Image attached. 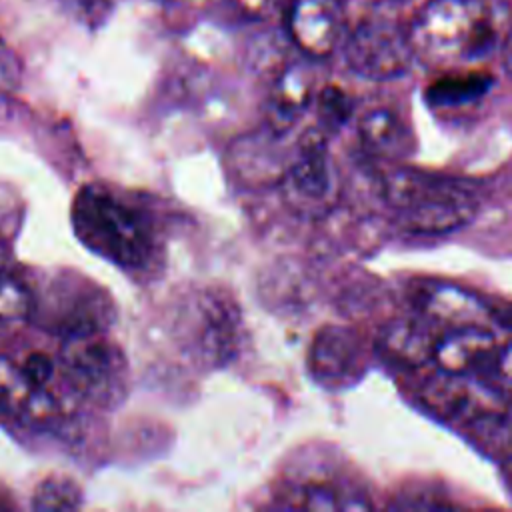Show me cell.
<instances>
[{
  "instance_id": "cell-1",
  "label": "cell",
  "mask_w": 512,
  "mask_h": 512,
  "mask_svg": "<svg viewBox=\"0 0 512 512\" xmlns=\"http://www.w3.org/2000/svg\"><path fill=\"white\" fill-rule=\"evenodd\" d=\"M72 226L86 248L122 268H140L152 258L150 220L104 186L80 188L72 202Z\"/></svg>"
},
{
  "instance_id": "cell-2",
  "label": "cell",
  "mask_w": 512,
  "mask_h": 512,
  "mask_svg": "<svg viewBox=\"0 0 512 512\" xmlns=\"http://www.w3.org/2000/svg\"><path fill=\"white\" fill-rule=\"evenodd\" d=\"M414 56L444 66L484 56L496 38L484 0H430L408 28Z\"/></svg>"
},
{
  "instance_id": "cell-3",
  "label": "cell",
  "mask_w": 512,
  "mask_h": 512,
  "mask_svg": "<svg viewBox=\"0 0 512 512\" xmlns=\"http://www.w3.org/2000/svg\"><path fill=\"white\" fill-rule=\"evenodd\" d=\"M384 198L414 234L438 236L466 226L476 214L474 192L460 180L398 168L384 178Z\"/></svg>"
},
{
  "instance_id": "cell-4",
  "label": "cell",
  "mask_w": 512,
  "mask_h": 512,
  "mask_svg": "<svg viewBox=\"0 0 512 512\" xmlns=\"http://www.w3.org/2000/svg\"><path fill=\"white\" fill-rule=\"evenodd\" d=\"M32 316H40L44 326L62 338H78L102 334L114 318V306L100 286L62 276L54 278L44 296L34 294Z\"/></svg>"
},
{
  "instance_id": "cell-5",
  "label": "cell",
  "mask_w": 512,
  "mask_h": 512,
  "mask_svg": "<svg viewBox=\"0 0 512 512\" xmlns=\"http://www.w3.org/2000/svg\"><path fill=\"white\" fill-rule=\"evenodd\" d=\"M184 344L206 366L230 362L240 342V312L220 290H202L184 310Z\"/></svg>"
},
{
  "instance_id": "cell-6",
  "label": "cell",
  "mask_w": 512,
  "mask_h": 512,
  "mask_svg": "<svg viewBox=\"0 0 512 512\" xmlns=\"http://www.w3.org/2000/svg\"><path fill=\"white\" fill-rule=\"evenodd\" d=\"M344 58L368 80H392L408 72L414 56L408 30L388 20H364L346 38Z\"/></svg>"
},
{
  "instance_id": "cell-7",
  "label": "cell",
  "mask_w": 512,
  "mask_h": 512,
  "mask_svg": "<svg viewBox=\"0 0 512 512\" xmlns=\"http://www.w3.org/2000/svg\"><path fill=\"white\" fill-rule=\"evenodd\" d=\"M280 188L286 204L306 218L328 214L340 196V178L322 142L304 144L296 160L284 170Z\"/></svg>"
},
{
  "instance_id": "cell-8",
  "label": "cell",
  "mask_w": 512,
  "mask_h": 512,
  "mask_svg": "<svg viewBox=\"0 0 512 512\" xmlns=\"http://www.w3.org/2000/svg\"><path fill=\"white\" fill-rule=\"evenodd\" d=\"M62 366L70 386L98 402L114 400L124 384V358L102 334L66 338Z\"/></svg>"
},
{
  "instance_id": "cell-9",
  "label": "cell",
  "mask_w": 512,
  "mask_h": 512,
  "mask_svg": "<svg viewBox=\"0 0 512 512\" xmlns=\"http://www.w3.org/2000/svg\"><path fill=\"white\" fill-rule=\"evenodd\" d=\"M342 0H290L286 30L296 48L314 60L328 58L344 34Z\"/></svg>"
},
{
  "instance_id": "cell-10",
  "label": "cell",
  "mask_w": 512,
  "mask_h": 512,
  "mask_svg": "<svg viewBox=\"0 0 512 512\" xmlns=\"http://www.w3.org/2000/svg\"><path fill=\"white\" fill-rule=\"evenodd\" d=\"M424 400L434 412L446 418H462L468 424L506 408L498 392L472 378V374H448L442 370L426 384Z\"/></svg>"
},
{
  "instance_id": "cell-11",
  "label": "cell",
  "mask_w": 512,
  "mask_h": 512,
  "mask_svg": "<svg viewBox=\"0 0 512 512\" xmlns=\"http://www.w3.org/2000/svg\"><path fill=\"white\" fill-rule=\"evenodd\" d=\"M308 366L312 376L326 386L350 384L364 368L362 344L352 330L326 326L312 340Z\"/></svg>"
},
{
  "instance_id": "cell-12",
  "label": "cell",
  "mask_w": 512,
  "mask_h": 512,
  "mask_svg": "<svg viewBox=\"0 0 512 512\" xmlns=\"http://www.w3.org/2000/svg\"><path fill=\"white\" fill-rule=\"evenodd\" d=\"M498 350L496 336L486 324L454 326L438 336L432 364L448 374H474L494 362Z\"/></svg>"
},
{
  "instance_id": "cell-13",
  "label": "cell",
  "mask_w": 512,
  "mask_h": 512,
  "mask_svg": "<svg viewBox=\"0 0 512 512\" xmlns=\"http://www.w3.org/2000/svg\"><path fill=\"white\" fill-rule=\"evenodd\" d=\"M414 302L422 316L434 324H448V328L484 324L490 316L488 304L478 294L448 282H426L418 286Z\"/></svg>"
},
{
  "instance_id": "cell-14",
  "label": "cell",
  "mask_w": 512,
  "mask_h": 512,
  "mask_svg": "<svg viewBox=\"0 0 512 512\" xmlns=\"http://www.w3.org/2000/svg\"><path fill=\"white\" fill-rule=\"evenodd\" d=\"M0 412L40 424L58 416V404L48 388L32 382L22 364L0 354Z\"/></svg>"
},
{
  "instance_id": "cell-15",
  "label": "cell",
  "mask_w": 512,
  "mask_h": 512,
  "mask_svg": "<svg viewBox=\"0 0 512 512\" xmlns=\"http://www.w3.org/2000/svg\"><path fill=\"white\" fill-rule=\"evenodd\" d=\"M314 100V72L308 64L286 66L268 98V124L274 132L288 130Z\"/></svg>"
},
{
  "instance_id": "cell-16",
  "label": "cell",
  "mask_w": 512,
  "mask_h": 512,
  "mask_svg": "<svg viewBox=\"0 0 512 512\" xmlns=\"http://www.w3.org/2000/svg\"><path fill=\"white\" fill-rule=\"evenodd\" d=\"M362 150L378 160H402L414 150V136L390 108H372L358 122Z\"/></svg>"
},
{
  "instance_id": "cell-17",
  "label": "cell",
  "mask_w": 512,
  "mask_h": 512,
  "mask_svg": "<svg viewBox=\"0 0 512 512\" xmlns=\"http://www.w3.org/2000/svg\"><path fill=\"white\" fill-rule=\"evenodd\" d=\"M438 334L432 320L426 316L418 318H396L388 322L380 332V348L396 362L404 366H422L432 362Z\"/></svg>"
},
{
  "instance_id": "cell-18",
  "label": "cell",
  "mask_w": 512,
  "mask_h": 512,
  "mask_svg": "<svg viewBox=\"0 0 512 512\" xmlns=\"http://www.w3.org/2000/svg\"><path fill=\"white\" fill-rule=\"evenodd\" d=\"M34 312V290L16 274L0 268V320H26Z\"/></svg>"
},
{
  "instance_id": "cell-19",
  "label": "cell",
  "mask_w": 512,
  "mask_h": 512,
  "mask_svg": "<svg viewBox=\"0 0 512 512\" xmlns=\"http://www.w3.org/2000/svg\"><path fill=\"white\" fill-rule=\"evenodd\" d=\"M490 86V78L484 74H460V76H446L430 86V100L434 104L454 106L460 102L474 100L482 96Z\"/></svg>"
},
{
  "instance_id": "cell-20",
  "label": "cell",
  "mask_w": 512,
  "mask_h": 512,
  "mask_svg": "<svg viewBox=\"0 0 512 512\" xmlns=\"http://www.w3.org/2000/svg\"><path fill=\"white\" fill-rule=\"evenodd\" d=\"M82 506L78 484L66 476H52L38 484L32 496L34 510H76Z\"/></svg>"
},
{
  "instance_id": "cell-21",
  "label": "cell",
  "mask_w": 512,
  "mask_h": 512,
  "mask_svg": "<svg viewBox=\"0 0 512 512\" xmlns=\"http://www.w3.org/2000/svg\"><path fill=\"white\" fill-rule=\"evenodd\" d=\"M294 506L306 510H350L368 508L370 504L366 500H354L328 484H308L300 490Z\"/></svg>"
},
{
  "instance_id": "cell-22",
  "label": "cell",
  "mask_w": 512,
  "mask_h": 512,
  "mask_svg": "<svg viewBox=\"0 0 512 512\" xmlns=\"http://www.w3.org/2000/svg\"><path fill=\"white\" fill-rule=\"evenodd\" d=\"M352 112L350 98L336 86H326L318 94V116L326 128H338Z\"/></svg>"
},
{
  "instance_id": "cell-23",
  "label": "cell",
  "mask_w": 512,
  "mask_h": 512,
  "mask_svg": "<svg viewBox=\"0 0 512 512\" xmlns=\"http://www.w3.org/2000/svg\"><path fill=\"white\" fill-rule=\"evenodd\" d=\"M22 78V64L16 52L0 38V100H6L18 86Z\"/></svg>"
},
{
  "instance_id": "cell-24",
  "label": "cell",
  "mask_w": 512,
  "mask_h": 512,
  "mask_svg": "<svg viewBox=\"0 0 512 512\" xmlns=\"http://www.w3.org/2000/svg\"><path fill=\"white\" fill-rule=\"evenodd\" d=\"M22 366H24L26 374L32 378L34 384H38L42 388H48V384H50V380L54 376V368H56V364H54V360L50 356H46V354H30Z\"/></svg>"
},
{
  "instance_id": "cell-25",
  "label": "cell",
  "mask_w": 512,
  "mask_h": 512,
  "mask_svg": "<svg viewBox=\"0 0 512 512\" xmlns=\"http://www.w3.org/2000/svg\"><path fill=\"white\" fill-rule=\"evenodd\" d=\"M494 364H496L500 378H504L506 382L512 384V342H508L504 348L498 350Z\"/></svg>"
},
{
  "instance_id": "cell-26",
  "label": "cell",
  "mask_w": 512,
  "mask_h": 512,
  "mask_svg": "<svg viewBox=\"0 0 512 512\" xmlns=\"http://www.w3.org/2000/svg\"><path fill=\"white\" fill-rule=\"evenodd\" d=\"M502 60H504V68L506 72L512 76V30L504 42V52H502Z\"/></svg>"
},
{
  "instance_id": "cell-27",
  "label": "cell",
  "mask_w": 512,
  "mask_h": 512,
  "mask_svg": "<svg viewBox=\"0 0 512 512\" xmlns=\"http://www.w3.org/2000/svg\"><path fill=\"white\" fill-rule=\"evenodd\" d=\"M238 2L246 8H260V6L266 4V0H238Z\"/></svg>"
},
{
  "instance_id": "cell-28",
  "label": "cell",
  "mask_w": 512,
  "mask_h": 512,
  "mask_svg": "<svg viewBox=\"0 0 512 512\" xmlns=\"http://www.w3.org/2000/svg\"><path fill=\"white\" fill-rule=\"evenodd\" d=\"M0 264H2V250H0Z\"/></svg>"
}]
</instances>
